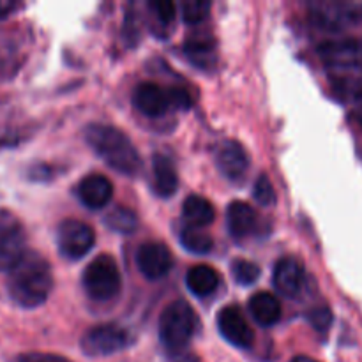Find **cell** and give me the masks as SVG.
<instances>
[{
	"label": "cell",
	"instance_id": "cell-1",
	"mask_svg": "<svg viewBox=\"0 0 362 362\" xmlns=\"http://www.w3.org/2000/svg\"><path fill=\"white\" fill-rule=\"evenodd\" d=\"M7 290L11 299L25 310L45 304L53 290L49 264L35 251H25L9 271Z\"/></svg>",
	"mask_w": 362,
	"mask_h": 362
},
{
	"label": "cell",
	"instance_id": "cell-2",
	"mask_svg": "<svg viewBox=\"0 0 362 362\" xmlns=\"http://www.w3.org/2000/svg\"><path fill=\"white\" fill-rule=\"evenodd\" d=\"M88 147L115 172L134 177L141 170V158L133 141L117 127L108 124H88L83 131Z\"/></svg>",
	"mask_w": 362,
	"mask_h": 362
},
{
	"label": "cell",
	"instance_id": "cell-3",
	"mask_svg": "<svg viewBox=\"0 0 362 362\" xmlns=\"http://www.w3.org/2000/svg\"><path fill=\"white\" fill-rule=\"evenodd\" d=\"M198 327V317L186 300H173L159 318V339L170 354L184 352Z\"/></svg>",
	"mask_w": 362,
	"mask_h": 362
},
{
	"label": "cell",
	"instance_id": "cell-4",
	"mask_svg": "<svg viewBox=\"0 0 362 362\" xmlns=\"http://www.w3.org/2000/svg\"><path fill=\"white\" fill-rule=\"evenodd\" d=\"M310 20L318 30L343 32L362 23V2L320 0L310 4Z\"/></svg>",
	"mask_w": 362,
	"mask_h": 362
},
{
	"label": "cell",
	"instance_id": "cell-5",
	"mask_svg": "<svg viewBox=\"0 0 362 362\" xmlns=\"http://www.w3.org/2000/svg\"><path fill=\"white\" fill-rule=\"evenodd\" d=\"M81 283H83L87 296L98 303H106L119 296L120 286H122V276H120L115 258L110 255L95 257L85 269Z\"/></svg>",
	"mask_w": 362,
	"mask_h": 362
},
{
	"label": "cell",
	"instance_id": "cell-6",
	"mask_svg": "<svg viewBox=\"0 0 362 362\" xmlns=\"http://www.w3.org/2000/svg\"><path fill=\"white\" fill-rule=\"evenodd\" d=\"M317 52L329 73L362 71V37L329 39L318 45Z\"/></svg>",
	"mask_w": 362,
	"mask_h": 362
},
{
	"label": "cell",
	"instance_id": "cell-7",
	"mask_svg": "<svg viewBox=\"0 0 362 362\" xmlns=\"http://www.w3.org/2000/svg\"><path fill=\"white\" fill-rule=\"evenodd\" d=\"M94 230L78 219H66L57 228V247L67 260H80L94 247Z\"/></svg>",
	"mask_w": 362,
	"mask_h": 362
},
{
	"label": "cell",
	"instance_id": "cell-8",
	"mask_svg": "<svg viewBox=\"0 0 362 362\" xmlns=\"http://www.w3.org/2000/svg\"><path fill=\"white\" fill-rule=\"evenodd\" d=\"M129 343L131 336L126 329L119 325H98L85 332L80 346L88 357H105L127 349Z\"/></svg>",
	"mask_w": 362,
	"mask_h": 362
},
{
	"label": "cell",
	"instance_id": "cell-9",
	"mask_svg": "<svg viewBox=\"0 0 362 362\" xmlns=\"http://www.w3.org/2000/svg\"><path fill=\"white\" fill-rule=\"evenodd\" d=\"M23 253V225L9 211H0V271L9 272Z\"/></svg>",
	"mask_w": 362,
	"mask_h": 362
},
{
	"label": "cell",
	"instance_id": "cell-10",
	"mask_svg": "<svg viewBox=\"0 0 362 362\" xmlns=\"http://www.w3.org/2000/svg\"><path fill=\"white\" fill-rule=\"evenodd\" d=\"M219 334L237 349H250L255 341V332L243 311L237 306H225L218 315Z\"/></svg>",
	"mask_w": 362,
	"mask_h": 362
},
{
	"label": "cell",
	"instance_id": "cell-11",
	"mask_svg": "<svg viewBox=\"0 0 362 362\" xmlns=\"http://www.w3.org/2000/svg\"><path fill=\"white\" fill-rule=\"evenodd\" d=\"M138 271L151 281L161 279L172 271V251L161 243H144L136 251Z\"/></svg>",
	"mask_w": 362,
	"mask_h": 362
},
{
	"label": "cell",
	"instance_id": "cell-12",
	"mask_svg": "<svg viewBox=\"0 0 362 362\" xmlns=\"http://www.w3.org/2000/svg\"><path fill=\"white\" fill-rule=\"evenodd\" d=\"M216 165L226 179L239 180L250 168V156L239 141L226 140L216 148Z\"/></svg>",
	"mask_w": 362,
	"mask_h": 362
},
{
	"label": "cell",
	"instance_id": "cell-13",
	"mask_svg": "<svg viewBox=\"0 0 362 362\" xmlns=\"http://www.w3.org/2000/svg\"><path fill=\"white\" fill-rule=\"evenodd\" d=\"M133 105L147 117H161L172 108L168 90L152 81H144L133 90Z\"/></svg>",
	"mask_w": 362,
	"mask_h": 362
},
{
	"label": "cell",
	"instance_id": "cell-14",
	"mask_svg": "<svg viewBox=\"0 0 362 362\" xmlns=\"http://www.w3.org/2000/svg\"><path fill=\"white\" fill-rule=\"evenodd\" d=\"M78 197L85 207L98 211L106 207L113 197V184L101 173H90L78 184Z\"/></svg>",
	"mask_w": 362,
	"mask_h": 362
},
{
	"label": "cell",
	"instance_id": "cell-15",
	"mask_svg": "<svg viewBox=\"0 0 362 362\" xmlns=\"http://www.w3.org/2000/svg\"><path fill=\"white\" fill-rule=\"evenodd\" d=\"M276 290L286 299H293L300 293L304 285L303 265L292 257H285L276 264L274 274H272Z\"/></svg>",
	"mask_w": 362,
	"mask_h": 362
},
{
	"label": "cell",
	"instance_id": "cell-16",
	"mask_svg": "<svg viewBox=\"0 0 362 362\" xmlns=\"http://www.w3.org/2000/svg\"><path fill=\"white\" fill-rule=\"evenodd\" d=\"M184 52H186L187 59L202 69H214L216 62H218L216 41L207 32H197L194 35H189L184 45Z\"/></svg>",
	"mask_w": 362,
	"mask_h": 362
},
{
	"label": "cell",
	"instance_id": "cell-17",
	"mask_svg": "<svg viewBox=\"0 0 362 362\" xmlns=\"http://www.w3.org/2000/svg\"><path fill=\"white\" fill-rule=\"evenodd\" d=\"M152 187L154 193L161 198H170L179 187V175H177V168L173 165L172 159L168 156H156L154 163H152Z\"/></svg>",
	"mask_w": 362,
	"mask_h": 362
},
{
	"label": "cell",
	"instance_id": "cell-18",
	"mask_svg": "<svg viewBox=\"0 0 362 362\" xmlns=\"http://www.w3.org/2000/svg\"><path fill=\"white\" fill-rule=\"evenodd\" d=\"M247 308L253 320L262 327H272L281 318V304L271 292H257L250 299Z\"/></svg>",
	"mask_w": 362,
	"mask_h": 362
},
{
	"label": "cell",
	"instance_id": "cell-19",
	"mask_svg": "<svg viewBox=\"0 0 362 362\" xmlns=\"http://www.w3.org/2000/svg\"><path fill=\"white\" fill-rule=\"evenodd\" d=\"M226 223L232 237L244 239L257 228V214L246 202H232L226 211Z\"/></svg>",
	"mask_w": 362,
	"mask_h": 362
},
{
	"label": "cell",
	"instance_id": "cell-20",
	"mask_svg": "<svg viewBox=\"0 0 362 362\" xmlns=\"http://www.w3.org/2000/svg\"><path fill=\"white\" fill-rule=\"evenodd\" d=\"M219 283H221V278H219L218 271L211 265H194L186 274L187 288L197 297H207L214 293Z\"/></svg>",
	"mask_w": 362,
	"mask_h": 362
},
{
	"label": "cell",
	"instance_id": "cell-21",
	"mask_svg": "<svg viewBox=\"0 0 362 362\" xmlns=\"http://www.w3.org/2000/svg\"><path fill=\"white\" fill-rule=\"evenodd\" d=\"M184 218L187 219L189 226H197V228H204L214 221V205L207 200V198L200 197V194H189L184 200L182 205Z\"/></svg>",
	"mask_w": 362,
	"mask_h": 362
},
{
	"label": "cell",
	"instance_id": "cell-22",
	"mask_svg": "<svg viewBox=\"0 0 362 362\" xmlns=\"http://www.w3.org/2000/svg\"><path fill=\"white\" fill-rule=\"evenodd\" d=\"M329 78L336 95L346 101L362 99V71H332Z\"/></svg>",
	"mask_w": 362,
	"mask_h": 362
},
{
	"label": "cell",
	"instance_id": "cell-23",
	"mask_svg": "<svg viewBox=\"0 0 362 362\" xmlns=\"http://www.w3.org/2000/svg\"><path fill=\"white\" fill-rule=\"evenodd\" d=\"M180 244L186 247L189 253L194 255H207L214 247V240L209 233H205L202 228L197 226H186L180 232Z\"/></svg>",
	"mask_w": 362,
	"mask_h": 362
},
{
	"label": "cell",
	"instance_id": "cell-24",
	"mask_svg": "<svg viewBox=\"0 0 362 362\" xmlns=\"http://www.w3.org/2000/svg\"><path fill=\"white\" fill-rule=\"evenodd\" d=\"M105 225L117 233H133L138 228V216L127 207H113L105 216Z\"/></svg>",
	"mask_w": 362,
	"mask_h": 362
},
{
	"label": "cell",
	"instance_id": "cell-25",
	"mask_svg": "<svg viewBox=\"0 0 362 362\" xmlns=\"http://www.w3.org/2000/svg\"><path fill=\"white\" fill-rule=\"evenodd\" d=\"M211 13V4L200 0H187L180 4V14L187 25H198L205 21Z\"/></svg>",
	"mask_w": 362,
	"mask_h": 362
},
{
	"label": "cell",
	"instance_id": "cell-26",
	"mask_svg": "<svg viewBox=\"0 0 362 362\" xmlns=\"http://www.w3.org/2000/svg\"><path fill=\"white\" fill-rule=\"evenodd\" d=\"M232 276L239 285L250 286L260 278V267L250 260H235L232 264Z\"/></svg>",
	"mask_w": 362,
	"mask_h": 362
},
{
	"label": "cell",
	"instance_id": "cell-27",
	"mask_svg": "<svg viewBox=\"0 0 362 362\" xmlns=\"http://www.w3.org/2000/svg\"><path fill=\"white\" fill-rule=\"evenodd\" d=\"M253 197L262 207H271V205L276 204L274 186H272L271 179H269L267 175H264V173H262V175L257 179V182H255Z\"/></svg>",
	"mask_w": 362,
	"mask_h": 362
},
{
	"label": "cell",
	"instance_id": "cell-28",
	"mask_svg": "<svg viewBox=\"0 0 362 362\" xmlns=\"http://www.w3.org/2000/svg\"><path fill=\"white\" fill-rule=\"evenodd\" d=\"M151 7L152 14H154L156 21L161 28H168L170 25L175 21L177 16V9H175V4L170 2V0H161V2H151L148 4Z\"/></svg>",
	"mask_w": 362,
	"mask_h": 362
},
{
	"label": "cell",
	"instance_id": "cell-29",
	"mask_svg": "<svg viewBox=\"0 0 362 362\" xmlns=\"http://www.w3.org/2000/svg\"><path fill=\"white\" fill-rule=\"evenodd\" d=\"M308 320H310V324L313 325L318 332H325L332 324V313L327 306L315 308V310H311L310 315H308Z\"/></svg>",
	"mask_w": 362,
	"mask_h": 362
},
{
	"label": "cell",
	"instance_id": "cell-30",
	"mask_svg": "<svg viewBox=\"0 0 362 362\" xmlns=\"http://www.w3.org/2000/svg\"><path fill=\"white\" fill-rule=\"evenodd\" d=\"M168 95H170V105H172L173 108L186 110L189 108L191 103H193V99H191L189 92H187L186 88H170Z\"/></svg>",
	"mask_w": 362,
	"mask_h": 362
},
{
	"label": "cell",
	"instance_id": "cell-31",
	"mask_svg": "<svg viewBox=\"0 0 362 362\" xmlns=\"http://www.w3.org/2000/svg\"><path fill=\"white\" fill-rule=\"evenodd\" d=\"M18 362H71L69 359L62 356H57V354H42V352H30L23 354V356L18 357Z\"/></svg>",
	"mask_w": 362,
	"mask_h": 362
},
{
	"label": "cell",
	"instance_id": "cell-32",
	"mask_svg": "<svg viewBox=\"0 0 362 362\" xmlns=\"http://www.w3.org/2000/svg\"><path fill=\"white\" fill-rule=\"evenodd\" d=\"M168 362H202L198 359V356L191 352H177V354H170V361Z\"/></svg>",
	"mask_w": 362,
	"mask_h": 362
},
{
	"label": "cell",
	"instance_id": "cell-33",
	"mask_svg": "<svg viewBox=\"0 0 362 362\" xmlns=\"http://www.w3.org/2000/svg\"><path fill=\"white\" fill-rule=\"evenodd\" d=\"M16 9V4L14 2H7V0H0V18L9 16L13 11Z\"/></svg>",
	"mask_w": 362,
	"mask_h": 362
},
{
	"label": "cell",
	"instance_id": "cell-34",
	"mask_svg": "<svg viewBox=\"0 0 362 362\" xmlns=\"http://www.w3.org/2000/svg\"><path fill=\"white\" fill-rule=\"evenodd\" d=\"M292 362H318V361L313 359V357H308V356H297V357H293Z\"/></svg>",
	"mask_w": 362,
	"mask_h": 362
},
{
	"label": "cell",
	"instance_id": "cell-35",
	"mask_svg": "<svg viewBox=\"0 0 362 362\" xmlns=\"http://www.w3.org/2000/svg\"><path fill=\"white\" fill-rule=\"evenodd\" d=\"M356 120H357V122H359V126H362V106H361V108H357Z\"/></svg>",
	"mask_w": 362,
	"mask_h": 362
}]
</instances>
